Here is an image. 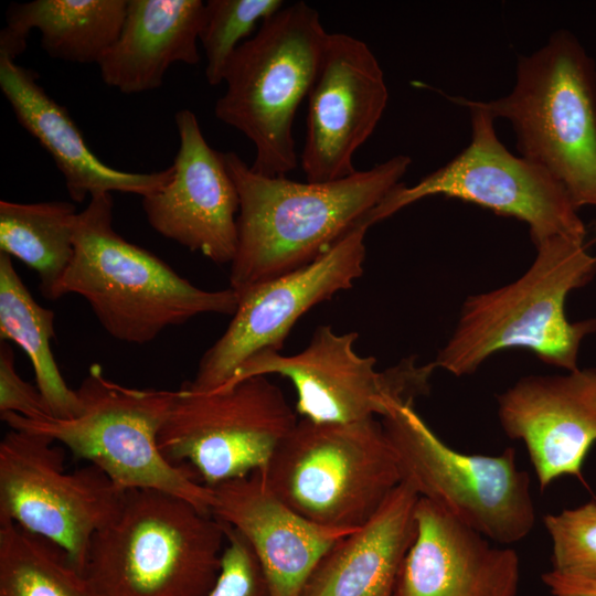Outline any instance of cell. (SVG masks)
I'll return each instance as SVG.
<instances>
[{
	"mask_svg": "<svg viewBox=\"0 0 596 596\" xmlns=\"http://www.w3.org/2000/svg\"><path fill=\"white\" fill-rule=\"evenodd\" d=\"M55 315L39 305L17 273L12 257L0 252V338L11 340L28 354L44 403L60 419L77 417L83 409L76 390L71 389L51 349Z\"/></svg>",
	"mask_w": 596,
	"mask_h": 596,
	"instance_id": "obj_24",
	"label": "cell"
},
{
	"mask_svg": "<svg viewBox=\"0 0 596 596\" xmlns=\"http://www.w3.org/2000/svg\"><path fill=\"white\" fill-rule=\"evenodd\" d=\"M210 513L248 542L270 596H299L323 554L352 531L321 526L285 503L263 469L210 488Z\"/></svg>",
	"mask_w": 596,
	"mask_h": 596,
	"instance_id": "obj_19",
	"label": "cell"
},
{
	"mask_svg": "<svg viewBox=\"0 0 596 596\" xmlns=\"http://www.w3.org/2000/svg\"><path fill=\"white\" fill-rule=\"evenodd\" d=\"M273 491L321 526L354 531L402 482L381 419L318 423L301 418L263 469Z\"/></svg>",
	"mask_w": 596,
	"mask_h": 596,
	"instance_id": "obj_8",
	"label": "cell"
},
{
	"mask_svg": "<svg viewBox=\"0 0 596 596\" xmlns=\"http://www.w3.org/2000/svg\"><path fill=\"white\" fill-rule=\"evenodd\" d=\"M128 0H34L13 2L0 32V54L17 58L32 30L52 58L98 64L117 40Z\"/></svg>",
	"mask_w": 596,
	"mask_h": 596,
	"instance_id": "obj_23",
	"label": "cell"
},
{
	"mask_svg": "<svg viewBox=\"0 0 596 596\" xmlns=\"http://www.w3.org/2000/svg\"><path fill=\"white\" fill-rule=\"evenodd\" d=\"M225 544L224 523L190 501L128 490L93 538L85 574L102 596H207Z\"/></svg>",
	"mask_w": 596,
	"mask_h": 596,
	"instance_id": "obj_4",
	"label": "cell"
},
{
	"mask_svg": "<svg viewBox=\"0 0 596 596\" xmlns=\"http://www.w3.org/2000/svg\"><path fill=\"white\" fill-rule=\"evenodd\" d=\"M475 103L510 121L520 156L553 175L577 210L596 206V67L572 32L520 55L508 95Z\"/></svg>",
	"mask_w": 596,
	"mask_h": 596,
	"instance_id": "obj_5",
	"label": "cell"
},
{
	"mask_svg": "<svg viewBox=\"0 0 596 596\" xmlns=\"http://www.w3.org/2000/svg\"><path fill=\"white\" fill-rule=\"evenodd\" d=\"M448 99L469 109L470 143L414 185L397 184L363 223L370 227L412 203L444 195L526 223L534 244L556 236L585 242L586 226L565 188L541 167L512 155L499 140L493 117L475 100Z\"/></svg>",
	"mask_w": 596,
	"mask_h": 596,
	"instance_id": "obj_10",
	"label": "cell"
},
{
	"mask_svg": "<svg viewBox=\"0 0 596 596\" xmlns=\"http://www.w3.org/2000/svg\"><path fill=\"white\" fill-rule=\"evenodd\" d=\"M223 159L240 195L238 245L230 272L236 291L317 259L363 223L412 162L397 155L336 181L298 182L259 174L232 151Z\"/></svg>",
	"mask_w": 596,
	"mask_h": 596,
	"instance_id": "obj_1",
	"label": "cell"
},
{
	"mask_svg": "<svg viewBox=\"0 0 596 596\" xmlns=\"http://www.w3.org/2000/svg\"><path fill=\"white\" fill-rule=\"evenodd\" d=\"M281 0H209L205 2L204 20L200 32L206 65L205 78L211 86L224 82L227 65L242 44L255 29L284 7Z\"/></svg>",
	"mask_w": 596,
	"mask_h": 596,
	"instance_id": "obj_27",
	"label": "cell"
},
{
	"mask_svg": "<svg viewBox=\"0 0 596 596\" xmlns=\"http://www.w3.org/2000/svg\"><path fill=\"white\" fill-rule=\"evenodd\" d=\"M307 97L301 152L307 180L330 182L353 174V155L375 130L389 100L377 58L363 41L329 33Z\"/></svg>",
	"mask_w": 596,
	"mask_h": 596,
	"instance_id": "obj_15",
	"label": "cell"
},
{
	"mask_svg": "<svg viewBox=\"0 0 596 596\" xmlns=\"http://www.w3.org/2000/svg\"><path fill=\"white\" fill-rule=\"evenodd\" d=\"M368 228L360 223L313 262L237 291L240 300L228 327L202 355L193 380L183 385L198 393L216 391L252 355L281 350L301 316L352 288L362 276Z\"/></svg>",
	"mask_w": 596,
	"mask_h": 596,
	"instance_id": "obj_14",
	"label": "cell"
},
{
	"mask_svg": "<svg viewBox=\"0 0 596 596\" xmlns=\"http://www.w3.org/2000/svg\"><path fill=\"white\" fill-rule=\"evenodd\" d=\"M224 525L226 544L221 572L207 596H270L262 567L248 542L236 530Z\"/></svg>",
	"mask_w": 596,
	"mask_h": 596,
	"instance_id": "obj_29",
	"label": "cell"
},
{
	"mask_svg": "<svg viewBox=\"0 0 596 596\" xmlns=\"http://www.w3.org/2000/svg\"><path fill=\"white\" fill-rule=\"evenodd\" d=\"M358 337L356 332L341 334L331 326H319L302 351L292 355L260 351L243 362L219 390L251 376L278 374L289 379L296 390L297 413L318 423L381 418L395 404L415 402L428 392L434 361L419 365L411 356L377 371L375 358L354 351Z\"/></svg>",
	"mask_w": 596,
	"mask_h": 596,
	"instance_id": "obj_13",
	"label": "cell"
},
{
	"mask_svg": "<svg viewBox=\"0 0 596 596\" xmlns=\"http://www.w3.org/2000/svg\"><path fill=\"white\" fill-rule=\"evenodd\" d=\"M552 596H596V581L568 576L554 571L542 575Z\"/></svg>",
	"mask_w": 596,
	"mask_h": 596,
	"instance_id": "obj_31",
	"label": "cell"
},
{
	"mask_svg": "<svg viewBox=\"0 0 596 596\" xmlns=\"http://www.w3.org/2000/svg\"><path fill=\"white\" fill-rule=\"evenodd\" d=\"M0 596H102L66 552L15 523H0Z\"/></svg>",
	"mask_w": 596,
	"mask_h": 596,
	"instance_id": "obj_26",
	"label": "cell"
},
{
	"mask_svg": "<svg viewBox=\"0 0 596 596\" xmlns=\"http://www.w3.org/2000/svg\"><path fill=\"white\" fill-rule=\"evenodd\" d=\"M113 212L111 193L92 196L78 212L74 255L56 299L79 295L109 336L134 344L148 343L167 328L199 315H234L240 300L236 290L192 285L162 259L118 234Z\"/></svg>",
	"mask_w": 596,
	"mask_h": 596,
	"instance_id": "obj_3",
	"label": "cell"
},
{
	"mask_svg": "<svg viewBox=\"0 0 596 596\" xmlns=\"http://www.w3.org/2000/svg\"><path fill=\"white\" fill-rule=\"evenodd\" d=\"M416 532L393 596H517L520 560L432 501L418 498Z\"/></svg>",
	"mask_w": 596,
	"mask_h": 596,
	"instance_id": "obj_18",
	"label": "cell"
},
{
	"mask_svg": "<svg viewBox=\"0 0 596 596\" xmlns=\"http://www.w3.org/2000/svg\"><path fill=\"white\" fill-rule=\"evenodd\" d=\"M328 35L318 11L297 1L265 19L233 54L214 114L252 141L253 171L286 177L297 167L292 123L312 86Z\"/></svg>",
	"mask_w": 596,
	"mask_h": 596,
	"instance_id": "obj_6",
	"label": "cell"
},
{
	"mask_svg": "<svg viewBox=\"0 0 596 596\" xmlns=\"http://www.w3.org/2000/svg\"><path fill=\"white\" fill-rule=\"evenodd\" d=\"M497 400L500 425L524 444L541 490L563 476L583 480L596 441V366L523 376Z\"/></svg>",
	"mask_w": 596,
	"mask_h": 596,
	"instance_id": "obj_17",
	"label": "cell"
},
{
	"mask_svg": "<svg viewBox=\"0 0 596 596\" xmlns=\"http://www.w3.org/2000/svg\"><path fill=\"white\" fill-rule=\"evenodd\" d=\"M534 245L535 258L522 276L467 297L436 368L456 376L471 374L490 355L514 348L565 371L578 368L579 348L596 331V319L570 321L565 302L596 275V254L585 242L560 236Z\"/></svg>",
	"mask_w": 596,
	"mask_h": 596,
	"instance_id": "obj_2",
	"label": "cell"
},
{
	"mask_svg": "<svg viewBox=\"0 0 596 596\" xmlns=\"http://www.w3.org/2000/svg\"><path fill=\"white\" fill-rule=\"evenodd\" d=\"M201 0H128L120 33L99 61L103 82L123 94L159 88L173 63L196 65Z\"/></svg>",
	"mask_w": 596,
	"mask_h": 596,
	"instance_id": "obj_22",
	"label": "cell"
},
{
	"mask_svg": "<svg viewBox=\"0 0 596 596\" xmlns=\"http://www.w3.org/2000/svg\"><path fill=\"white\" fill-rule=\"evenodd\" d=\"M43 434L14 429L0 441V523H15L62 547L85 573L93 538L121 509L126 491L88 464L67 472Z\"/></svg>",
	"mask_w": 596,
	"mask_h": 596,
	"instance_id": "obj_12",
	"label": "cell"
},
{
	"mask_svg": "<svg viewBox=\"0 0 596 596\" xmlns=\"http://www.w3.org/2000/svg\"><path fill=\"white\" fill-rule=\"evenodd\" d=\"M77 394L82 413L72 419L41 421L0 414L10 428L49 436L100 470L121 490L155 489L185 499L210 513L211 490L189 466L162 455L158 437L177 391L127 387L106 377L94 363Z\"/></svg>",
	"mask_w": 596,
	"mask_h": 596,
	"instance_id": "obj_7",
	"label": "cell"
},
{
	"mask_svg": "<svg viewBox=\"0 0 596 596\" xmlns=\"http://www.w3.org/2000/svg\"><path fill=\"white\" fill-rule=\"evenodd\" d=\"M179 149L170 181L142 198L150 226L215 264L233 262L238 245L240 195L223 159L205 140L195 114L174 116Z\"/></svg>",
	"mask_w": 596,
	"mask_h": 596,
	"instance_id": "obj_16",
	"label": "cell"
},
{
	"mask_svg": "<svg viewBox=\"0 0 596 596\" xmlns=\"http://www.w3.org/2000/svg\"><path fill=\"white\" fill-rule=\"evenodd\" d=\"M77 214L75 204L66 201H0V252L38 274L46 299H56L57 287L72 262Z\"/></svg>",
	"mask_w": 596,
	"mask_h": 596,
	"instance_id": "obj_25",
	"label": "cell"
},
{
	"mask_svg": "<svg viewBox=\"0 0 596 596\" xmlns=\"http://www.w3.org/2000/svg\"><path fill=\"white\" fill-rule=\"evenodd\" d=\"M414 403H397L381 417L402 482L490 541L510 545L524 539L535 509L515 450L498 456L457 451L429 428Z\"/></svg>",
	"mask_w": 596,
	"mask_h": 596,
	"instance_id": "obj_9",
	"label": "cell"
},
{
	"mask_svg": "<svg viewBox=\"0 0 596 596\" xmlns=\"http://www.w3.org/2000/svg\"><path fill=\"white\" fill-rule=\"evenodd\" d=\"M39 74L0 54V88L18 123L51 155L64 178L72 201L87 196L124 192L141 198L166 185L172 164L156 172L117 170L88 148L68 110L53 99L39 83Z\"/></svg>",
	"mask_w": 596,
	"mask_h": 596,
	"instance_id": "obj_20",
	"label": "cell"
},
{
	"mask_svg": "<svg viewBox=\"0 0 596 596\" xmlns=\"http://www.w3.org/2000/svg\"><path fill=\"white\" fill-rule=\"evenodd\" d=\"M297 422L283 391L266 375L207 393L182 385L158 444L169 462L189 466L212 488L264 469Z\"/></svg>",
	"mask_w": 596,
	"mask_h": 596,
	"instance_id": "obj_11",
	"label": "cell"
},
{
	"mask_svg": "<svg viewBox=\"0 0 596 596\" xmlns=\"http://www.w3.org/2000/svg\"><path fill=\"white\" fill-rule=\"evenodd\" d=\"M418 498L401 482L369 522L323 554L299 596H393L415 536Z\"/></svg>",
	"mask_w": 596,
	"mask_h": 596,
	"instance_id": "obj_21",
	"label": "cell"
},
{
	"mask_svg": "<svg viewBox=\"0 0 596 596\" xmlns=\"http://www.w3.org/2000/svg\"><path fill=\"white\" fill-rule=\"evenodd\" d=\"M15 413L29 419L53 417L36 386L25 382L15 369L14 352L0 342V414Z\"/></svg>",
	"mask_w": 596,
	"mask_h": 596,
	"instance_id": "obj_30",
	"label": "cell"
},
{
	"mask_svg": "<svg viewBox=\"0 0 596 596\" xmlns=\"http://www.w3.org/2000/svg\"><path fill=\"white\" fill-rule=\"evenodd\" d=\"M543 521L552 540V571L596 581V501Z\"/></svg>",
	"mask_w": 596,
	"mask_h": 596,
	"instance_id": "obj_28",
	"label": "cell"
}]
</instances>
